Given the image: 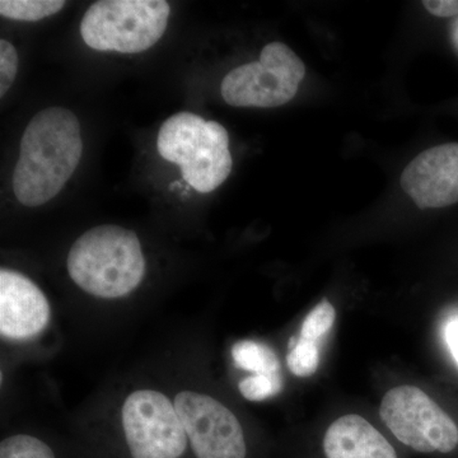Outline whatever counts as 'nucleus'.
<instances>
[{
	"label": "nucleus",
	"mask_w": 458,
	"mask_h": 458,
	"mask_svg": "<svg viewBox=\"0 0 458 458\" xmlns=\"http://www.w3.org/2000/svg\"><path fill=\"white\" fill-rule=\"evenodd\" d=\"M51 310L44 292L18 271L0 270V334L7 340H29L49 325Z\"/></svg>",
	"instance_id": "9d476101"
},
{
	"label": "nucleus",
	"mask_w": 458,
	"mask_h": 458,
	"mask_svg": "<svg viewBox=\"0 0 458 458\" xmlns=\"http://www.w3.org/2000/svg\"><path fill=\"white\" fill-rule=\"evenodd\" d=\"M146 267L135 232L114 225L84 232L66 258V269L75 284L102 300L132 293L146 276Z\"/></svg>",
	"instance_id": "f03ea898"
},
{
	"label": "nucleus",
	"mask_w": 458,
	"mask_h": 458,
	"mask_svg": "<svg viewBox=\"0 0 458 458\" xmlns=\"http://www.w3.org/2000/svg\"><path fill=\"white\" fill-rule=\"evenodd\" d=\"M170 12L165 0H101L84 14L81 35L90 49L143 53L164 36Z\"/></svg>",
	"instance_id": "20e7f679"
},
{
	"label": "nucleus",
	"mask_w": 458,
	"mask_h": 458,
	"mask_svg": "<svg viewBox=\"0 0 458 458\" xmlns=\"http://www.w3.org/2000/svg\"><path fill=\"white\" fill-rule=\"evenodd\" d=\"M63 0H2L0 14L9 20L36 22L64 8Z\"/></svg>",
	"instance_id": "ddd939ff"
},
{
	"label": "nucleus",
	"mask_w": 458,
	"mask_h": 458,
	"mask_svg": "<svg viewBox=\"0 0 458 458\" xmlns=\"http://www.w3.org/2000/svg\"><path fill=\"white\" fill-rule=\"evenodd\" d=\"M120 427L122 458L191 457L176 406L161 391H132L123 401Z\"/></svg>",
	"instance_id": "39448f33"
},
{
	"label": "nucleus",
	"mask_w": 458,
	"mask_h": 458,
	"mask_svg": "<svg viewBox=\"0 0 458 458\" xmlns=\"http://www.w3.org/2000/svg\"><path fill=\"white\" fill-rule=\"evenodd\" d=\"M0 458H57L55 450L32 434L18 433L0 442Z\"/></svg>",
	"instance_id": "4468645a"
},
{
	"label": "nucleus",
	"mask_w": 458,
	"mask_h": 458,
	"mask_svg": "<svg viewBox=\"0 0 458 458\" xmlns=\"http://www.w3.org/2000/svg\"><path fill=\"white\" fill-rule=\"evenodd\" d=\"M157 149L165 161L180 165L183 180L201 194L218 189L233 165L225 126L191 113L174 114L162 123Z\"/></svg>",
	"instance_id": "7ed1b4c3"
},
{
	"label": "nucleus",
	"mask_w": 458,
	"mask_h": 458,
	"mask_svg": "<svg viewBox=\"0 0 458 458\" xmlns=\"http://www.w3.org/2000/svg\"><path fill=\"white\" fill-rule=\"evenodd\" d=\"M321 454L322 458H401L387 437L358 414L343 415L327 427Z\"/></svg>",
	"instance_id": "9b49d317"
},
{
	"label": "nucleus",
	"mask_w": 458,
	"mask_h": 458,
	"mask_svg": "<svg viewBox=\"0 0 458 458\" xmlns=\"http://www.w3.org/2000/svg\"><path fill=\"white\" fill-rule=\"evenodd\" d=\"M321 354L319 344L304 340L302 337H292L289 342V351L286 354V364L294 376L307 378L315 375L318 369Z\"/></svg>",
	"instance_id": "2eb2a0df"
},
{
	"label": "nucleus",
	"mask_w": 458,
	"mask_h": 458,
	"mask_svg": "<svg viewBox=\"0 0 458 458\" xmlns=\"http://www.w3.org/2000/svg\"><path fill=\"white\" fill-rule=\"evenodd\" d=\"M445 342L458 364V316H454L445 325Z\"/></svg>",
	"instance_id": "aec40b11"
},
{
	"label": "nucleus",
	"mask_w": 458,
	"mask_h": 458,
	"mask_svg": "<svg viewBox=\"0 0 458 458\" xmlns=\"http://www.w3.org/2000/svg\"><path fill=\"white\" fill-rule=\"evenodd\" d=\"M401 188L420 209L458 203V144L429 148L415 157L401 174Z\"/></svg>",
	"instance_id": "1a4fd4ad"
},
{
	"label": "nucleus",
	"mask_w": 458,
	"mask_h": 458,
	"mask_svg": "<svg viewBox=\"0 0 458 458\" xmlns=\"http://www.w3.org/2000/svg\"><path fill=\"white\" fill-rule=\"evenodd\" d=\"M424 7L437 17H452L458 14V0H426Z\"/></svg>",
	"instance_id": "6ab92c4d"
},
{
	"label": "nucleus",
	"mask_w": 458,
	"mask_h": 458,
	"mask_svg": "<svg viewBox=\"0 0 458 458\" xmlns=\"http://www.w3.org/2000/svg\"><path fill=\"white\" fill-rule=\"evenodd\" d=\"M283 388L282 377L252 375L238 384L240 394L249 401H264L278 394Z\"/></svg>",
	"instance_id": "f3484780"
},
{
	"label": "nucleus",
	"mask_w": 458,
	"mask_h": 458,
	"mask_svg": "<svg viewBox=\"0 0 458 458\" xmlns=\"http://www.w3.org/2000/svg\"><path fill=\"white\" fill-rule=\"evenodd\" d=\"M379 415L394 439L415 454H450L458 448L456 421L417 386L387 391Z\"/></svg>",
	"instance_id": "423d86ee"
},
{
	"label": "nucleus",
	"mask_w": 458,
	"mask_h": 458,
	"mask_svg": "<svg viewBox=\"0 0 458 458\" xmlns=\"http://www.w3.org/2000/svg\"><path fill=\"white\" fill-rule=\"evenodd\" d=\"M192 458H251L236 415L210 394L183 390L174 399Z\"/></svg>",
	"instance_id": "6e6552de"
},
{
	"label": "nucleus",
	"mask_w": 458,
	"mask_h": 458,
	"mask_svg": "<svg viewBox=\"0 0 458 458\" xmlns=\"http://www.w3.org/2000/svg\"><path fill=\"white\" fill-rule=\"evenodd\" d=\"M232 360L238 369L254 375L280 376V361L267 344L241 340L231 349Z\"/></svg>",
	"instance_id": "f8f14e48"
},
{
	"label": "nucleus",
	"mask_w": 458,
	"mask_h": 458,
	"mask_svg": "<svg viewBox=\"0 0 458 458\" xmlns=\"http://www.w3.org/2000/svg\"><path fill=\"white\" fill-rule=\"evenodd\" d=\"M18 54L16 47L7 40H0V96L4 98L16 80Z\"/></svg>",
	"instance_id": "a211bd4d"
},
{
	"label": "nucleus",
	"mask_w": 458,
	"mask_h": 458,
	"mask_svg": "<svg viewBox=\"0 0 458 458\" xmlns=\"http://www.w3.org/2000/svg\"><path fill=\"white\" fill-rule=\"evenodd\" d=\"M81 123L72 111L49 107L36 114L21 140L14 168L13 191L29 208L56 197L82 158Z\"/></svg>",
	"instance_id": "f257e3e1"
},
{
	"label": "nucleus",
	"mask_w": 458,
	"mask_h": 458,
	"mask_svg": "<svg viewBox=\"0 0 458 458\" xmlns=\"http://www.w3.org/2000/svg\"><path fill=\"white\" fill-rule=\"evenodd\" d=\"M306 66L291 47L271 42L259 62L241 65L225 75L222 98L233 107L273 108L288 104L297 95Z\"/></svg>",
	"instance_id": "0eeeda50"
},
{
	"label": "nucleus",
	"mask_w": 458,
	"mask_h": 458,
	"mask_svg": "<svg viewBox=\"0 0 458 458\" xmlns=\"http://www.w3.org/2000/svg\"><path fill=\"white\" fill-rule=\"evenodd\" d=\"M335 318L336 311L333 304L327 300H322L304 318L300 337L319 344V340L330 333L335 324Z\"/></svg>",
	"instance_id": "dca6fc26"
}]
</instances>
